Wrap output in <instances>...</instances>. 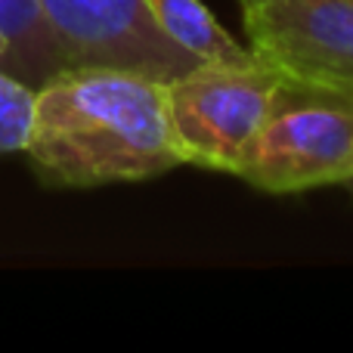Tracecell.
I'll return each mask as SVG.
<instances>
[{"instance_id": "3957f363", "label": "cell", "mask_w": 353, "mask_h": 353, "mask_svg": "<svg viewBox=\"0 0 353 353\" xmlns=\"http://www.w3.org/2000/svg\"><path fill=\"white\" fill-rule=\"evenodd\" d=\"M232 176L273 195L344 186L353 176V99L288 87Z\"/></svg>"}, {"instance_id": "9c48e42d", "label": "cell", "mask_w": 353, "mask_h": 353, "mask_svg": "<svg viewBox=\"0 0 353 353\" xmlns=\"http://www.w3.org/2000/svg\"><path fill=\"white\" fill-rule=\"evenodd\" d=\"M0 68L10 74V41H6L3 28H0Z\"/></svg>"}, {"instance_id": "6da1fadb", "label": "cell", "mask_w": 353, "mask_h": 353, "mask_svg": "<svg viewBox=\"0 0 353 353\" xmlns=\"http://www.w3.org/2000/svg\"><path fill=\"white\" fill-rule=\"evenodd\" d=\"M25 159L47 186L140 183L183 165L165 81L128 68L72 65L34 87Z\"/></svg>"}, {"instance_id": "30bf717a", "label": "cell", "mask_w": 353, "mask_h": 353, "mask_svg": "<svg viewBox=\"0 0 353 353\" xmlns=\"http://www.w3.org/2000/svg\"><path fill=\"white\" fill-rule=\"evenodd\" d=\"M242 3V12H251V10H257V6H263L267 0H239Z\"/></svg>"}, {"instance_id": "ba28073f", "label": "cell", "mask_w": 353, "mask_h": 353, "mask_svg": "<svg viewBox=\"0 0 353 353\" xmlns=\"http://www.w3.org/2000/svg\"><path fill=\"white\" fill-rule=\"evenodd\" d=\"M34 87L16 81L0 68V155L22 152L28 143Z\"/></svg>"}, {"instance_id": "5b68a950", "label": "cell", "mask_w": 353, "mask_h": 353, "mask_svg": "<svg viewBox=\"0 0 353 353\" xmlns=\"http://www.w3.org/2000/svg\"><path fill=\"white\" fill-rule=\"evenodd\" d=\"M68 65H105L171 81L199 65L155 25L143 0H37Z\"/></svg>"}, {"instance_id": "8fae6325", "label": "cell", "mask_w": 353, "mask_h": 353, "mask_svg": "<svg viewBox=\"0 0 353 353\" xmlns=\"http://www.w3.org/2000/svg\"><path fill=\"white\" fill-rule=\"evenodd\" d=\"M344 186H347V189H350V192H353V176H350V180H347V183H344Z\"/></svg>"}, {"instance_id": "8992f818", "label": "cell", "mask_w": 353, "mask_h": 353, "mask_svg": "<svg viewBox=\"0 0 353 353\" xmlns=\"http://www.w3.org/2000/svg\"><path fill=\"white\" fill-rule=\"evenodd\" d=\"M161 31L199 62L248 65L257 56L239 43L201 0H143Z\"/></svg>"}, {"instance_id": "52a82bcc", "label": "cell", "mask_w": 353, "mask_h": 353, "mask_svg": "<svg viewBox=\"0 0 353 353\" xmlns=\"http://www.w3.org/2000/svg\"><path fill=\"white\" fill-rule=\"evenodd\" d=\"M0 28L10 41V74L16 81L41 87L72 68L37 0H0Z\"/></svg>"}, {"instance_id": "7a4b0ae2", "label": "cell", "mask_w": 353, "mask_h": 353, "mask_svg": "<svg viewBox=\"0 0 353 353\" xmlns=\"http://www.w3.org/2000/svg\"><path fill=\"white\" fill-rule=\"evenodd\" d=\"M288 84L263 62L195 68L165 81L168 121L183 165L232 174L282 103Z\"/></svg>"}, {"instance_id": "277c9868", "label": "cell", "mask_w": 353, "mask_h": 353, "mask_svg": "<svg viewBox=\"0 0 353 353\" xmlns=\"http://www.w3.org/2000/svg\"><path fill=\"white\" fill-rule=\"evenodd\" d=\"M242 16L248 50L292 90L353 99V0H267Z\"/></svg>"}]
</instances>
